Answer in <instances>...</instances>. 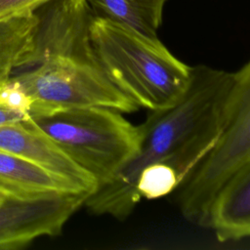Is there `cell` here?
I'll use <instances>...</instances> for the list:
<instances>
[{"label":"cell","mask_w":250,"mask_h":250,"mask_svg":"<svg viewBox=\"0 0 250 250\" xmlns=\"http://www.w3.org/2000/svg\"><path fill=\"white\" fill-rule=\"evenodd\" d=\"M232 73L192 66L188 89L170 107L149 111L138 126L135 155L86 199L94 215L127 219L142 198L171 195L216 144Z\"/></svg>","instance_id":"6da1fadb"},{"label":"cell","mask_w":250,"mask_h":250,"mask_svg":"<svg viewBox=\"0 0 250 250\" xmlns=\"http://www.w3.org/2000/svg\"><path fill=\"white\" fill-rule=\"evenodd\" d=\"M90 39L101 68L139 107L149 111L170 107L188 89L192 66L176 58L157 37L93 15Z\"/></svg>","instance_id":"7a4b0ae2"},{"label":"cell","mask_w":250,"mask_h":250,"mask_svg":"<svg viewBox=\"0 0 250 250\" xmlns=\"http://www.w3.org/2000/svg\"><path fill=\"white\" fill-rule=\"evenodd\" d=\"M30 118L95 178L98 188L110 181L138 149V126L111 108H63Z\"/></svg>","instance_id":"3957f363"},{"label":"cell","mask_w":250,"mask_h":250,"mask_svg":"<svg viewBox=\"0 0 250 250\" xmlns=\"http://www.w3.org/2000/svg\"><path fill=\"white\" fill-rule=\"evenodd\" d=\"M250 159V61L237 72L225 101L219 138L197 166L172 193L181 214L207 226L210 206L226 181Z\"/></svg>","instance_id":"277c9868"},{"label":"cell","mask_w":250,"mask_h":250,"mask_svg":"<svg viewBox=\"0 0 250 250\" xmlns=\"http://www.w3.org/2000/svg\"><path fill=\"white\" fill-rule=\"evenodd\" d=\"M12 77L31 101L30 117L72 107L103 106L122 113L140 108L112 84L97 61L52 54Z\"/></svg>","instance_id":"5b68a950"},{"label":"cell","mask_w":250,"mask_h":250,"mask_svg":"<svg viewBox=\"0 0 250 250\" xmlns=\"http://www.w3.org/2000/svg\"><path fill=\"white\" fill-rule=\"evenodd\" d=\"M89 194L57 192L35 198L5 195L0 201V250L26 247L41 236L60 234Z\"/></svg>","instance_id":"8992f818"},{"label":"cell","mask_w":250,"mask_h":250,"mask_svg":"<svg viewBox=\"0 0 250 250\" xmlns=\"http://www.w3.org/2000/svg\"><path fill=\"white\" fill-rule=\"evenodd\" d=\"M0 150L12 153L93 193L94 177L76 164L30 117L0 125Z\"/></svg>","instance_id":"52a82bcc"},{"label":"cell","mask_w":250,"mask_h":250,"mask_svg":"<svg viewBox=\"0 0 250 250\" xmlns=\"http://www.w3.org/2000/svg\"><path fill=\"white\" fill-rule=\"evenodd\" d=\"M221 242L250 237V159L222 186L209 209L207 226Z\"/></svg>","instance_id":"ba28073f"},{"label":"cell","mask_w":250,"mask_h":250,"mask_svg":"<svg viewBox=\"0 0 250 250\" xmlns=\"http://www.w3.org/2000/svg\"><path fill=\"white\" fill-rule=\"evenodd\" d=\"M57 192L92 193L12 153L0 150V193L35 198Z\"/></svg>","instance_id":"9c48e42d"},{"label":"cell","mask_w":250,"mask_h":250,"mask_svg":"<svg viewBox=\"0 0 250 250\" xmlns=\"http://www.w3.org/2000/svg\"><path fill=\"white\" fill-rule=\"evenodd\" d=\"M97 18L120 24L148 37H157L168 0H86Z\"/></svg>","instance_id":"30bf717a"},{"label":"cell","mask_w":250,"mask_h":250,"mask_svg":"<svg viewBox=\"0 0 250 250\" xmlns=\"http://www.w3.org/2000/svg\"><path fill=\"white\" fill-rule=\"evenodd\" d=\"M36 24L34 12L0 21V80L21 65L31 48Z\"/></svg>","instance_id":"8fae6325"},{"label":"cell","mask_w":250,"mask_h":250,"mask_svg":"<svg viewBox=\"0 0 250 250\" xmlns=\"http://www.w3.org/2000/svg\"><path fill=\"white\" fill-rule=\"evenodd\" d=\"M31 101L12 77L0 80V125L30 117Z\"/></svg>","instance_id":"7c38bea8"},{"label":"cell","mask_w":250,"mask_h":250,"mask_svg":"<svg viewBox=\"0 0 250 250\" xmlns=\"http://www.w3.org/2000/svg\"><path fill=\"white\" fill-rule=\"evenodd\" d=\"M51 0H0V21L34 12Z\"/></svg>","instance_id":"4fadbf2b"},{"label":"cell","mask_w":250,"mask_h":250,"mask_svg":"<svg viewBox=\"0 0 250 250\" xmlns=\"http://www.w3.org/2000/svg\"><path fill=\"white\" fill-rule=\"evenodd\" d=\"M4 196H5V195H3L2 193H0V201L3 199V197H4Z\"/></svg>","instance_id":"5bb4252c"}]
</instances>
